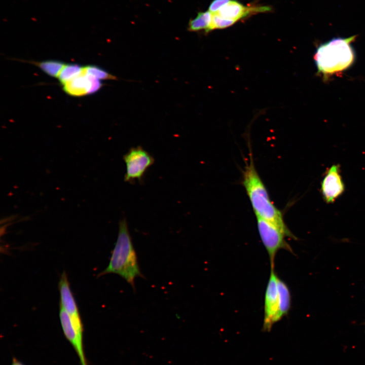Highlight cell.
<instances>
[{
    "instance_id": "cell-7",
    "label": "cell",
    "mask_w": 365,
    "mask_h": 365,
    "mask_svg": "<svg viewBox=\"0 0 365 365\" xmlns=\"http://www.w3.org/2000/svg\"><path fill=\"white\" fill-rule=\"evenodd\" d=\"M58 288L60 294V307L66 312L77 327L83 330L79 309L71 290L65 271H63L61 275L58 282Z\"/></svg>"
},
{
    "instance_id": "cell-17",
    "label": "cell",
    "mask_w": 365,
    "mask_h": 365,
    "mask_svg": "<svg viewBox=\"0 0 365 365\" xmlns=\"http://www.w3.org/2000/svg\"><path fill=\"white\" fill-rule=\"evenodd\" d=\"M231 0H213L209 7V11L212 13H216Z\"/></svg>"
},
{
    "instance_id": "cell-6",
    "label": "cell",
    "mask_w": 365,
    "mask_h": 365,
    "mask_svg": "<svg viewBox=\"0 0 365 365\" xmlns=\"http://www.w3.org/2000/svg\"><path fill=\"white\" fill-rule=\"evenodd\" d=\"M278 278L274 268H271L264 298L263 329L266 332H269L273 324L277 322L278 309Z\"/></svg>"
},
{
    "instance_id": "cell-13",
    "label": "cell",
    "mask_w": 365,
    "mask_h": 365,
    "mask_svg": "<svg viewBox=\"0 0 365 365\" xmlns=\"http://www.w3.org/2000/svg\"><path fill=\"white\" fill-rule=\"evenodd\" d=\"M48 75L58 78L65 64L58 60H46L41 62H32Z\"/></svg>"
},
{
    "instance_id": "cell-8",
    "label": "cell",
    "mask_w": 365,
    "mask_h": 365,
    "mask_svg": "<svg viewBox=\"0 0 365 365\" xmlns=\"http://www.w3.org/2000/svg\"><path fill=\"white\" fill-rule=\"evenodd\" d=\"M321 186L323 198L327 203L333 202L342 194L345 186L339 165H333L326 171Z\"/></svg>"
},
{
    "instance_id": "cell-2",
    "label": "cell",
    "mask_w": 365,
    "mask_h": 365,
    "mask_svg": "<svg viewBox=\"0 0 365 365\" xmlns=\"http://www.w3.org/2000/svg\"><path fill=\"white\" fill-rule=\"evenodd\" d=\"M116 274L124 278L135 292V279L145 278L141 273L137 257L130 234L127 222L124 218L119 223L118 237L106 268L99 276Z\"/></svg>"
},
{
    "instance_id": "cell-18",
    "label": "cell",
    "mask_w": 365,
    "mask_h": 365,
    "mask_svg": "<svg viewBox=\"0 0 365 365\" xmlns=\"http://www.w3.org/2000/svg\"><path fill=\"white\" fill-rule=\"evenodd\" d=\"M11 365H25L23 362H22L21 361L19 360L15 357H13L12 359V361Z\"/></svg>"
},
{
    "instance_id": "cell-3",
    "label": "cell",
    "mask_w": 365,
    "mask_h": 365,
    "mask_svg": "<svg viewBox=\"0 0 365 365\" xmlns=\"http://www.w3.org/2000/svg\"><path fill=\"white\" fill-rule=\"evenodd\" d=\"M356 38H334L317 47L314 60L317 73L324 80L342 73L353 65L355 54L352 44Z\"/></svg>"
},
{
    "instance_id": "cell-9",
    "label": "cell",
    "mask_w": 365,
    "mask_h": 365,
    "mask_svg": "<svg viewBox=\"0 0 365 365\" xmlns=\"http://www.w3.org/2000/svg\"><path fill=\"white\" fill-rule=\"evenodd\" d=\"M268 9V8L264 7L248 8L236 1L231 0L216 13L225 19L236 22L239 19L246 16L251 12L266 11Z\"/></svg>"
},
{
    "instance_id": "cell-12",
    "label": "cell",
    "mask_w": 365,
    "mask_h": 365,
    "mask_svg": "<svg viewBox=\"0 0 365 365\" xmlns=\"http://www.w3.org/2000/svg\"><path fill=\"white\" fill-rule=\"evenodd\" d=\"M212 13L210 11L198 13L197 16L190 21L188 30L190 31H198L205 29L208 32L211 25Z\"/></svg>"
},
{
    "instance_id": "cell-5",
    "label": "cell",
    "mask_w": 365,
    "mask_h": 365,
    "mask_svg": "<svg viewBox=\"0 0 365 365\" xmlns=\"http://www.w3.org/2000/svg\"><path fill=\"white\" fill-rule=\"evenodd\" d=\"M126 164L124 180L133 183L141 182L147 170L154 163V157L141 146L130 148L123 156Z\"/></svg>"
},
{
    "instance_id": "cell-11",
    "label": "cell",
    "mask_w": 365,
    "mask_h": 365,
    "mask_svg": "<svg viewBox=\"0 0 365 365\" xmlns=\"http://www.w3.org/2000/svg\"><path fill=\"white\" fill-rule=\"evenodd\" d=\"M277 288L278 294V309L276 321H280L286 316L290 310L291 296L287 284L280 278H278Z\"/></svg>"
},
{
    "instance_id": "cell-16",
    "label": "cell",
    "mask_w": 365,
    "mask_h": 365,
    "mask_svg": "<svg viewBox=\"0 0 365 365\" xmlns=\"http://www.w3.org/2000/svg\"><path fill=\"white\" fill-rule=\"evenodd\" d=\"M235 22L236 21L234 20L222 17L217 13H212V21L208 32L214 29H222L228 27Z\"/></svg>"
},
{
    "instance_id": "cell-4",
    "label": "cell",
    "mask_w": 365,
    "mask_h": 365,
    "mask_svg": "<svg viewBox=\"0 0 365 365\" xmlns=\"http://www.w3.org/2000/svg\"><path fill=\"white\" fill-rule=\"evenodd\" d=\"M257 227L260 238L268 254L271 268L274 267V260L280 249L293 252L291 247L285 239V233L273 224L257 217Z\"/></svg>"
},
{
    "instance_id": "cell-14",
    "label": "cell",
    "mask_w": 365,
    "mask_h": 365,
    "mask_svg": "<svg viewBox=\"0 0 365 365\" xmlns=\"http://www.w3.org/2000/svg\"><path fill=\"white\" fill-rule=\"evenodd\" d=\"M84 69V66L77 64H65L61 70L58 79L62 85L80 74Z\"/></svg>"
},
{
    "instance_id": "cell-10",
    "label": "cell",
    "mask_w": 365,
    "mask_h": 365,
    "mask_svg": "<svg viewBox=\"0 0 365 365\" xmlns=\"http://www.w3.org/2000/svg\"><path fill=\"white\" fill-rule=\"evenodd\" d=\"M65 92L72 96H82L90 94L91 82L88 75L83 71L63 85Z\"/></svg>"
},
{
    "instance_id": "cell-15",
    "label": "cell",
    "mask_w": 365,
    "mask_h": 365,
    "mask_svg": "<svg viewBox=\"0 0 365 365\" xmlns=\"http://www.w3.org/2000/svg\"><path fill=\"white\" fill-rule=\"evenodd\" d=\"M85 72L99 80H116V77L108 73L105 70L95 65L84 66Z\"/></svg>"
},
{
    "instance_id": "cell-1",
    "label": "cell",
    "mask_w": 365,
    "mask_h": 365,
    "mask_svg": "<svg viewBox=\"0 0 365 365\" xmlns=\"http://www.w3.org/2000/svg\"><path fill=\"white\" fill-rule=\"evenodd\" d=\"M242 183L256 217L273 224L287 237L297 239L286 225L281 211L271 200L267 189L256 170L251 152L249 160L243 171Z\"/></svg>"
}]
</instances>
